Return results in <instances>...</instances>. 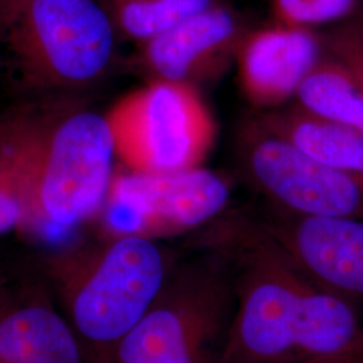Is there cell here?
Listing matches in <instances>:
<instances>
[{
  "mask_svg": "<svg viewBox=\"0 0 363 363\" xmlns=\"http://www.w3.org/2000/svg\"><path fill=\"white\" fill-rule=\"evenodd\" d=\"M198 245L226 256L235 306L218 363H300L363 337L362 312L311 280L259 220L220 217Z\"/></svg>",
  "mask_w": 363,
  "mask_h": 363,
  "instance_id": "cell-1",
  "label": "cell"
},
{
  "mask_svg": "<svg viewBox=\"0 0 363 363\" xmlns=\"http://www.w3.org/2000/svg\"><path fill=\"white\" fill-rule=\"evenodd\" d=\"M174 267L159 240L111 234L101 242L52 253L45 276L91 362L109 363L117 345L159 298Z\"/></svg>",
  "mask_w": 363,
  "mask_h": 363,
  "instance_id": "cell-2",
  "label": "cell"
},
{
  "mask_svg": "<svg viewBox=\"0 0 363 363\" xmlns=\"http://www.w3.org/2000/svg\"><path fill=\"white\" fill-rule=\"evenodd\" d=\"M116 38L99 0H0V77L19 93L85 88L109 69Z\"/></svg>",
  "mask_w": 363,
  "mask_h": 363,
  "instance_id": "cell-3",
  "label": "cell"
},
{
  "mask_svg": "<svg viewBox=\"0 0 363 363\" xmlns=\"http://www.w3.org/2000/svg\"><path fill=\"white\" fill-rule=\"evenodd\" d=\"M116 160L105 115L74 108L54 111L31 183L23 229L64 235L103 211Z\"/></svg>",
  "mask_w": 363,
  "mask_h": 363,
  "instance_id": "cell-4",
  "label": "cell"
},
{
  "mask_svg": "<svg viewBox=\"0 0 363 363\" xmlns=\"http://www.w3.org/2000/svg\"><path fill=\"white\" fill-rule=\"evenodd\" d=\"M199 247V255L175 264L159 298L109 363H145L222 346L235 306L233 269L218 250Z\"/></svg>",
  "mask_w": 363,
  "mask_h": 363,
  "instance_id": "cell-5",
  "label": "cell"
},
{
  "mask_svg": "<svg viewBox=\"0 0 363 363\" xmlns=\"http://www.w3.org/2000/svg\"><path fill=\"white\" fill-rule=\"evenodd\" d=\"M105 116L117 160L140 174H169L201 167L213 148L217 124L191 85L148 81L121 97Z\"/></svg>",
  "mask_w": 363,
  "mask_h": 363,
  "instance_id": "cell-6",
  "label": "cell"
},
{
  "mask_svg": "<svg viewBox=\"0 0 363 363\" xmlns=\"http://www.w3.org/2000/svg\"><path fill=\"white\" fill-rule=\"evenodd\" d=\"M232 186L205 169L169 174L116 169L103 211L112 235L138 234L154 240L202 230L220 220Z\"/></svg>",
  "mask_w": 363,
  "mask_h": 363,
  "instance_id": "cell-7",
  "label": "cell"
},
{
  "mask_svg": "<svg viewBox=\"0 0 363 363\" xmlns=\"http://www.w3.org/2000/svg\"><path fill=\"white\" fill-rule=\"evenodd\" d=\"M238 156L249 181L277 210L363 220V172L316 163L257 120L241 130Z\"/></svg>",
  "mask_w": 363,
  "mask_h": 363,
  "instance_id": "cell-8",
  "label": "cell"
},
{
  "mask_svg": "<svg viewBox=\"0 0 363 363\" xmlns=\"http://www.w3.org/2000/svg\"><path fill=\"white\" fill-rule=\"evenodd\" d=\"M245 35L238 16L218 1L138 43L135 60L150 81L179 82L199 89L237 60Z\"/></svg>",
  "mask_w": 363,
  "mask_h": 363,
  "instance_id": "cell-9",
  "label": "cell"
},
{
  "mask_svg": "<svg viewBox=\"0 0 363 363\" xmlns=\"http://www.w3.org/2000/svg\"><path fill=\"white\" fill-rule=\"evenodd\" d=\"M311 280L363 310V220L277 210L259 220Z\"/></svg>",
  "mask_w": 363,
  "mask_h": 363,
  "instance_id": "cell-10",
  "label": "cell"
},
{
  "mask_svg": "<svg viewBox=\"0 0 363 363\" xmlns=\"http://www.w3.org/2000/svg\"><path fill=\"white\" fill-rule=\"evenodd\" d=\"M325 50L310 28L276 25L245 35L237 54L240 85L247 100L267 111L286 104Z\"/></svg>",
  "mask_w": 363,
  "mask_h": 363,
  "instance_id": "cell-11",
  "label": "cell"
},
{
  "mask_svg": "<svg viewBox=\"0 0 363 363\" xmlns=\"http://www.w3.org/2000/svg\"><path fill=\"white\" fill-rule=\"evenodd\" d=\"M0 363H93L55 301L40 289H0Z\"/></svg>",
  "mask_w": 363,
  "mask_h": 363,
  "instance_id": "cell-12",
  "label": "cell"
},
{
  "mask_svg": "<svg viewBox=\"0 0 363 363\" xmlns=\"http://www.w3.org/2000/svg\"><path fill=\"white\" fill-rule=\"evenodd\" d=\"M52 111L0 113V235L23 229L27 201Z\"/></svg>",
  "mask_w": 363,
  "mask_h": 363,
  "instance_id": "cell-13",
  "label": "cell"
},
{
  "mask_svg": "<svg viewBox=\"0 0 363 363\" xmlns=\"http://www.w3.org/2000/svg\"><path fill=\"white\" fill-rule=\"evenodd\" d=\"M259 124L316 163L363 172V130L315 116L298 104L268 111Z\"/></svg>",
  "mask_w": 363,
  "mask_h": 363,
  "instance_id": "cell-14",
  "label": "cell"
},
{
  "mask_svg": "<svg viewBox=\"0 0 363 363\" xmlns=\"http://www.w3.org/2000/svg\"><path fill=\"white\" fill-rule=\"evenodd\" d=\"M295 100L315 116L363 130V91L350 72L325 52L300 84Z\"/></svg>",
  "mask_w": 363,
  "mask_h": 363,
  "instance_id": "cell-15",
  "label": "cell"
},
{
  "mask_svg": "<svg viewBox=\"0 0 363 363\" xmlns=\"http://www.w3.org/2000/svg\"><path fill=\"white\" fill-rule=\"evenodd\" d=\"M117 35L142 43L218 0H99Z\"/></svg>",
  "mask_w": 363,
  "mask_h": 363,
  "instance_id": "cell-16",
  "label": "cell"
},
{
  "mask_svg": "<svg viewBox=\"0 0 363 363\" xmlns=\"http://www.w3.org/2000/svg\"><path fill=\"white\" fill-rule=\"evenodd\" d=\"M363 0H273L279 25L313 30L349 18Z\"/></svg>",
  "mask_w": 363,
  "mask_h": 363,
  "instance_id": "cell-17",
  "label": "cell"
},
{
  "mask_svg": "<svg viewBox=\"0 0 363 363\" xmlns=\"http://www.w3.org/2000/svg\"><path fill=\"white\" fill-rule=\"evenodd\" d=\"M325 54L345 66L363 91V1L349 18L319 34Z\"/></svg>",
  "mask_w": 363,
  "mask_h": 363,
  "instance_id": "cell-18",
  "label": "cell"
},
{
  "mask_svg": "<svg viewBox=\"0 0 363 363\" xmlns=\"http://www.w3.org/2000/svg\"><path fill=\"white\" fill-rule=\"evenodd\" d=\"M300 363H363V337L343 350L313 357Z\"/></svg>",
  "mask_w": 363,
  "mask_h": 363,
  "instance_id": "cell-19",
  "label": "cell"
}]
</instances>
